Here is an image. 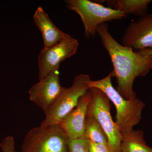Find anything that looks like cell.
Masks as SVG:
<instances>
[{
	"mask_svg": "<svg viewBox=\"0 0 152 152\" xmlns=\"http://www.w3.org/2000/svg\"><path fill=\"white\" fill-rule=\"evenodd\" d=\"M96 32L111 60L112 77L117 79V91L126 100L136 97L133 88L134 81L149 72L152 69V58L139 54L118 42L109 32L107 23L99 25Z\"/></svg>",
	"mask_w": 152,
	"mask_h": 152,
	"instance_id": "1",
	"label": "cell"
},
{
	"mask_svg": "<svg viewBox=\"0 0 152 152\" xmlns=\"http://www.w3.org/2000/svg\"><path fill=\"white\" fill-rule=\"evenodd\" d=\"M111 72L105 77L93 81L88 83L89 88H96L102 91L115 107V124L121 134L133 129L140 122L142 112L146 104L138 98L134 97L126 100L123 97L112 84Z\"/></svg>",
	"mask_w": 152,
	"mask_h": 152,
	"instance_id": "2",
	"label": "cell"
},
{
	"mask_svg": "<svg viewBox=\"0 0 152 152\" xmlns=\"http://www.w3.org/2000/svg\"><path fill=\"white\" fill-rule=\"evenodd\" d=\"M69 140L59 124L33 128L26 134L22 152H69Z\"/></svg>",
	"mask_w": 152,
	"mask_h": 152,
	"instance_id": "3",
	"label": "cell"
},
{
	"mask_svg": "<svg viewBox=\"0 0 152 152\" xmlns=\"http://www.w3.org/2000/svg\"><path fill=\"white\" fill-rule=\"evenodd\" d=\"M65 1L68 9L75 12L80 17L85 28L84 33L87 37H94L99 25L127 17L123 12L89 0H66Z\"/></svg>",
	"mask_w": 152,
	"mask_h": 152,
	"instance_id": "4",
	"label": "cell"
},
{
	"mask_svg": "<svg viewBox=\"0 0 152 152\" xmlns=\"http://www.w3.org/2000/svg\"><path fill=\"white\" fill-rule=\"evenodd\" d=\"M92 93L87 116L94 118L107 135L111 152H121L122 136L111 115L110 100L105 93L96 88H91Z\"/></svg>",
	"mask_w": 152,
	"mask_h": 152,
	"instance_id": "5",
	"label": "cell"
},
{
	"mask_svg": "<svg viewBox=\"0 0 152 152\" xmlns=\"http://www.w3.org/2000/svg\"><path fill=\"white\" fill-rule=\"evenodd\" d=\"M89 76L80 74L74 79L72 85L66 88L51 109L45 115L41 126L59 124L75 108L82 96L89 91L88 86L91 80Z\"/></svg>",
	"mask_w": 152,
	"mask_h": 152,
	"instance_id": "6",
	"label": "cell"
},
{
	"mask_svg": "<svg viewBox=\"0 0 152 152\" xmlns=\"http://www.w3.org/2000/svg\"><path fill=\"white\" fill-rule=\"evenodd\" d=\"M79 45L77 40L69 35L54 46L43 49L38 58L39 80L59 69L60 63L76 53Z\"/></svg>",
	"mask_w": 152,
	"mask_h": 152,
	"instance_id": "7",
	"label": "cell"
},
{
	"mask_svg": "<svg viewBox=\"0 0 152 152\" xmlns=\"http://www.w3.org/2000/svg\"><path fill=\"white\" fill-rule=\"evenodd\" d=\"M65 88L60 84L58 69L31 87L28 91L30 99L41 108L46 115Z\"/></svg>",
	"mask_w": 152,
	"mask_h": 152,
	"instance_id": "8",
	"label": "cell"
},
{
	"mask_svg": "<svg viewBox=\"0 0 152 152\" xmlns=\"http://www.w3.org/2000/svg\"><path fill=\"white\" fill-rule=\"evenodd\" d=\"M124 46L139 50L152 48V13L132 21L121 39Z\"/></svg>",
	"mask_w": 152,
	"mask_h": 152,
	"instance_id": "9",
	"label": "cell"
},
{
	"mask_svg": "<svg viewBox=\"0 0 152 152\" xmlns=\"http://www.w3.org/2000/svg\"><path fill=\"white\" fill-rule=\"evenodd\" d=\"M92 96L90 89L80 98L75 108L59 124L69 140L84 137L87 111Z\"/></svg>",
	"mask_w": 152,
	"mask_h": 152,
	"instance_id": "10",
	"label": "cell"
},
{
	"mask_svg": "<svg viewBox=\"0 0 152 152\" xmlns=\"http://www.w3.org/2000/svg\"><path fill=\"white\" fill-rule=\"evenodd\" d=\"M35 24L42 33L44 49L50 48L69 35L57 28L42 7L39 6L34 15Z\"/></svg>",
	"mask_w": 152,
	"mask_h": 152,
	"instance_id": "11",
	"label": "cell"
},
{
	"mask_svg": "<svg viewBox=\"0 0 152 152\" xmlns=\"http://www.w3.org/2000/svg\"><path fill=\"white\" fill-rule=\"evenodd\" d=\"M109 8L123 12L125 15L140 17L147 15L151 0H108L104 1Z\"/></svg>",
	"mask_w": 152,
	"mask_h": 152,
	"instance_id": "12",
	"label": "cell"
},
{
	"mask_svg": "<svg viewBox=\"0 0 152 152\" xmlns=\"http://www.w3.org/2000/svg\"><path fill=\"white\" fill-rule=\"evenodd\" d=\"M121 136V152H152V148L145 140L143 131L133 129Z\"/></svg>",
	"mask_w": 152,
	"mask_h": 152,
	"instance_id": "13",
	"label": "cell"
},
{
	"mask_svg": "<svg viewBox=\"0 0 152 152\" xmlns=\"http://www.w3.org/2000/svg\"><path fill=\"white\" fill-rule=\"evenodd\" d=\"M84 137L90 141L108 145L107 135L94 117L87 116Z\"/></svg>",
	"mask_w": 152,
	"mask_h": 152,
	"instance_id": "14",
	"label": "cell"
},
{
	"mask_svg": "<svg viewBox=\"0 0 152 152\" xmlns=\"http://www.w3.org/2000/svg\"><path fill=\"white\" fill-rule=\"evenodd\" d=\"M69 152H90L88 141L84 137L69 140Z\"/></svg>",
	"mask_w": 152,
	"mask_h": 152,
	"instance_id": "15",
	"label": "cell"
},
{
	"mask_svg": "<svg viewBox=\"0 0 152 152\" xmlns=\"http://www.w3.org/2000/svg\"><path fill=\"white\" fill-rule=\"evenodd\" d=\"M0 148L3 152H15L13 137L9 136L3 139L0 143Z\"/></svg>",
	"mask_w": 152,
	"mask_h": 152,
	"instance_id": "16",
	"label": "cell"
},
{
	"mask_svg": "<svg viewBox=\"0 0 152 152\" xmlns=\"http://www.w3.org/2000/svg\"><path fill=\"white\" fill-rule=\"evenodd\" d=\"M90 152H111L107 145L97 143L88 140Z\"/></svg>",
	"mask_w": 152,
	"mask_h": 152,
	"instance_id": "17",
	"label": "cell"
},
{
	"mask_svg": "<svg viewBox=\"0 0 152 152\" xmlns=\"http://www.w3.org/2000/svg\"><path fill=\"white\" fill-rule=\"evenodd\" d=\"M135 51L137 52L139 54L144 56L152 58V48L136 50Z\"/></svg>",
	"mask_w": 152,
	"mask_h": 152,
	"instance_id": "18",
	"label": "cell"
},
{
	"mask_svg": "<svg viewBox=\"0 0 152 152\" xmlns=\"http://www.w3.org/2000/svg\"><path fill=\"white\" fill-rule=\"evenodd\" d=\"M15 152H18L16 151Z\"/></svg>",
	"mask_w": 152,
	"mask_h": 152,
	"instance_id": "19",
	"label": "cell"
}]
</instances>
